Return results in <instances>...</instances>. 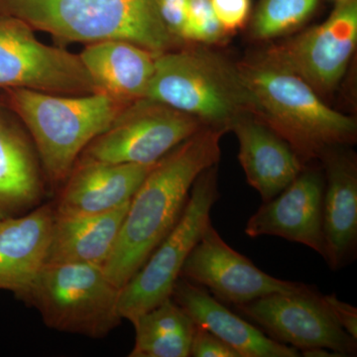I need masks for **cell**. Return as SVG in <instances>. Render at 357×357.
Here are the masks:
<instances>
[{
	"mask_svg": "<svg viewBox=\"0 0 357 357\" xmlns=\"http://www.w3.org/2000/svg\"><path fill=\"white\" fill-rule=\"evenodd\" d=\"M59 93H98L79 55L42 43L22 20L0 13V89Z\"/></svg>",
	"mask_w": 357,
	"mask_h": 357,
	"instance_id": "obj_9",
	"label": "cell"
},
{
	"mask_svg": "<svg viewBox=\"0 0 357 357\" xmlns=\"http://www.w3.org/2000/svg\"><path fill=\"white\" fill-rule=\"evenodd\" d=\"M236 307L275 340L298 351L325 349L340 356L356 354V338L338 324L325 295L312 286L301 292L270 294Z\"/></svg>",
	"mask_w": 357,
	"mask_h": 357,
	"instance_id": "obj_10",
	"label": "cell"
},
{
	"mask_svg": "<svg viewBox=\"0 0 357 357\" xmlns=\"http://www.w3.org/2000/svg\"><path fill=\"white\" fill-rule=\"evenodd\" d=\"M54 217V204H45L18 217L0 218V290L23 299L46 262Z\"/></svg>",
	"mask_w": 357,
	"mask_h": 357,
	"instance_id": "obj_16",
	"label": "cell"
},
{
	"mask_svg": "<svg viewBox=\"0 0 357 357\" xmlns=\"http://www.w3.org/2000/svg\"><path fill=\"white\" fill-rule=\"evenodd\" d=\"M225 34L211 0H189L182 39L213 44L222 40Z\"/></svg>",
	"mask_w": 357,
	"mask_h": 357,
	"instance_id": "obj_24",
	"label": "cell"
},
{
	"mask_svg": "<svg viewBox=\"0 0 357 357\" xmlns=\"http://www.w3.org/2000/svg\"><path fill=\"white\" fill-rule=\"evenodd\" d=\"M135 342L130 357H188L196 324L169 298L133 321Z\"/></svg>",
	"mask_w": 357,
	"mask_h": 357,
	"instance_id": "obj_22",
	"label": "cell"
},
{
	"mask_svg": "<svg viewBox=\"0 0 357 357\" xmlns=\"http://www.w3.org/2000/svg\"><path fill=\"white\" fill-rule=\"evenodd\" d=\"M190 356L241 357L234 347L223 342L217 335L198 326L192 337Z\"/></svg>",
	"mask_w": 357,
	"mask_h": 357,
	"instance_id": "obj_26",
	"label": "cell"
},
{
	"mask_svg": "<svg viewBox=\"0 0 357 357\" xmlns=\"http://www.w3.org/2000/svg\"><path fill=\"white\" fill-rule=\"evenodd\" d=\"M173 300L191 317L196 326L217 335L241 357H297L298 349L268 337L259 328L229 311L206 289L180 278L176 282Z\"/></svg>",
	"mask_w": 357,
	"mask_h": 357,
	"instance_id": "obj_18",
	"label": "cell"
},
{
	"mask_svg": "<svg viewBox=\"0 0 357 357\" xmlns=\"http://www.w3.org/2000/svg\"><path fill=\"white\" fill-rule=\"evenodd\" d=\"M326 180L317 170L302 171L270 201L264 202L246 223L249 237L278 236L301 243L326 258L323 201Z\"/></svg>",
	"mask_w": 357,
	"mask_h": 357,
	"instance_id": "obj_13",
	"label": "cell"
},
{
	"mask_svg": "<svg viewBox=\"0 0 357 357\" xmlns=\"http://www.w3.org/2000/svg\"><path fill=\"white\" fill-rule=\"evenodd\" d=\"M144 98L225 130L243 117L241 114L252 112L237 69L201 52L157 54Z\"/></svg>",
	"mask_w": 357,
	"mask_h": 357,
	"instance_id": "obj_5",
	"label": "cell"
},
{
	"mask_svg": "<svg viewBox=\"0 0 357 357\" xmlns=\"http://www.w3.org/2000/svg\"><path fill=\"white\" fill-rule=\"evenodd\" d=\"M2 91L4 103L31 137L45 177L54 188L64 184L84 148L130 105L102 91L59 95L25 88Z\"/></svg>",
	"mask_w": 357,
	"mask_h": 357,
	"instance_id": "obj_2",
	"label": "cell"
},
{
	"mask_svg": "<svg viewBox=\"0 0 357 357\" xmlns=\"http://www.w3.org/2000/svg\"><path fill=\"white\" fill-rule=\"evenodd\" d=\"M189 0H156L160 17L176 40L182 39Z\"/></svg>",
	"mask_w": 357,
	"mask_h": 357,
	"instance_id": "obj_27",
	"label": "cell"
},
{
	"mask_svg": "<svg viewBox=\"0 0 357 357\" xmlns=\"http://www.w3.org/2000/svg\"><path fill=\"white\" fill-rule=\"evenodd\" d=\"M218 198L215 165L197 178L180 220L121 288L119 311L122 319L133 323L141 314L172 297L185 260L211 223V208Z\"/></svg>",
	"mask_w": 357,
	"mask_h": 357,
	"instance_id": "obj_7",
	"label": "cell"
},
{
	"mask_svg": "<svg viewBox=\"0 0 357 357\" xmlns=\"http://www.w3.org/2000/svg\"><path fill=\"white\" fill-rule=\"evenodd\" d=\"M0 13L73 43L126 40L163 53L176 42L156 0H0Z\"/></svg>",
	"mask_w": 357,
	"mask_h": 357,
	"instance_id": "obj_4",
	"label": "cell"
},
{
	"mask_svg": "<svg viewBox=\"0 0 357 357\" xmlns=\"http://www.w3.org/2000/svg\"><path fill=\"white\" fill-rule=\"evenodd\" d=\"M252 112L290 145L302 162L356 139L352 117L331 109L304 79L259 60L237 68Z\"/></svg>",
	"mask_w": 357,
	"mask_h": 357,
	"instance_id": "obj_3",
	"label": "cell"
},
{
	"mask_svg": "<svg viewBox=\"0 0 357 357\" xmlns=\"http://www.w3.org/2000/svg\"><path fill=\"white\" fill-rule=\"evenodd\" d=\"M202 128L204 124L192 115L142 98L122 110L77 161L155 164Z\"/></svg>",
	"mask_w": 357,
	"mask_h": 357,
	"instance_id": "obj_8",
	"label": "cell"
},
{
	"mask_svg": "<svg viewBox=\"0 0 357 357\" xmlns=\"http://www.w3.org/2000/svg\"><path fill=\"white\" fill-rule=\"evenodd\" d=\"M211 3L225 33L236 31L245 24L250 0H211Z\"/></svg>",
	"mask_w": 357,
	"mask_h": 357,
	"instance_id": "obj_25",
	"label": "cell"
},
{
	"mask_svg": "<svg viewBox=\"0 0 357 357\" xmlns=\"http://www.w3.org/2000/svg\"><path fill=\"white\" fill-rule=\"evenodd\" d=\"M338 146L321 155L326 181L323 201V229L328 266L337 270L354 258L357 245V172L351 155Z\"/></svg>",
	"mask_w": 357,
	"mask_h": 357,
	"instance_id": "obj_17",
	"label": "cell"
},
{
	"mask_svg": "<svg viewBox=\"0 0 357 357\" xmlns=\"http://www.w3.org/2000/svg\"><path fill=\"white\" fill-rule=\"evenodd\" d=\"M230 129L238 139V159L246 180L263 203L280 194L304 170L290 145L261 121L243 116Z\"/></svg>",
	"mask_w": 357,
	"mask_h": 357,
	"instance_id": "obj_19",
	"label": "cell"
},
{
	"mask_svg": "<svg viewBox=\"0 0 357 357\" xmlns=\"http://www.w3.org/2000/svg\"><path fill=\"white\" fill-rule=\"evenodd\" d=\"M121 290L102 266L45 264L22 301L38 310L48 328L102 338L121 324Z\"/></svg>",
	"mask_w": 357,
	"mask_h": 357,
	"instance_id": "obj_6",
	"label": "cell"
},
{
	"mask_svg": "<svg viewBox=\"0 0 357 357\" xmlns=\"http://www.w3.org/2000/svg\"><path fill=\"white\" fill-rule=\"evenodd\" d=\"M129 204L96 215L55 213L45 264L79 263L105 266L114 251Z\"/></svg>",
	"mask_w": 357,
	"mask_h": 357,
	"instance_id": "obj_21",
	"label": "cell"
},
{
	"mask_svg": "<svg viewBox=\"0 0 357 357\" xmlns=\"http://www.w3.org/2000/svg\"><path fill=\"white\" fill-rule=\"evenodd\" d=\"M157 54L126 40H105L86 45L79 57L98 91L132 103L146 95Z\"/></svg>",
	"mask_w": 357,
	"mask_h": 357,
	"instance_id": "obj_20",
	"label": "cell"
},
{
	"mask_svg": "<svg viewBox=\"0 0 357 357\" xmlns=\"http://www.w3.org/2000/svg\"><path fill=\"white\" fill-rule=\"evenodd\" d=\"M155 164L77 161L54 204L62 215H96L130 203Z\"/></svg>",
	"mask_w": 357,
	"mask_h": 357,
	"instance_id": "obj_14",
	"label": "cell"
},
{
	"mask_svg": "<svg viewBox=\"0 0 357 357\" xmlns=\"http://www.w3.org/2000/svg\"><path fill=\"white\" fill-rule=\"evenodd\" d=\"M44 172L31 137L0 102V218L24 215L42 203Z\"/></svg>",
	"mask_w": 357,
	"mask_h": 357,
	"instance_id": "obj_15",
	"label": "cell"
},
{
	"mask_svg": "<svg viewBox=\"0 0 357 357\" xmlns=\"http://www.w3.org/2000/svg\"><path fill=\"white\" fill-rule=\"evenodd\" d=\"M318 0H263L253 29L258 38L279 36L297 27L314 10Z\"/></svg>",
	"mask_w": 357,
	"mask_h": 357,
	"instance_id": "obj_23",
	"label": "cell"
},
{
	"mask_svg": "<svg viewBox=\"0 0 357 357\" xmlns=\"http://www.w3.org/2000/svg\"><path fill=\"white\" fill-rule=\"evenodd\" d=\"M225 129L202 128L174 148L152 169L129 204L119 238L103 266L119 288L124 287L180 220L192 185L218 165Z\"/></svg>",
	"mask_w": 357,
	"mask_h": 357,
	"instance_id": "obj_1",
	"label": "cell"
},
{
	"mask_svg": "<svg viewBox=\"0 0 357 357\" xmlns=\"http://www.w3.org/2000/svg\"><path fill=\"white\" fill-rule=\"evenodd\" d=\"M326 305L345 332L357 340V309L338 299L335 294L325 295Z\"/></svg>",
	"mask_w": 357,
	"mask_h": 357,
	"instance_id": "obj_28",
	"label": "cell"
},
{
	"mask_svg": "<svg viewBox=\"0 0 357 357\" xmlns=\"http://www.w3.org/2000/svg\"><path fill=\"white\" fill-rule=\"evenodd\" d=\"M181 277L208 289L218 299L241 306L274 293H296L309 285L265 273L237 252L208 225L181 271Z\"/></svg>",
	"mask_w": 357,
	"mask_h": 357,
	"instance_id": "obj_12",
	"label": "cell"
},
{
	"mask_svg": "<svg viewBox=\"0 0 357 357\" xmlns=\"http://www.w3.org/2000/svg\"><path fill=\"white\" fill-rule=\"evenodd\" d=\"M356 43V0H340L325 22L273 47L260 60L328 93L344 77Z\"/></svg>",
	"mask_w": 357,
	"mask_h": 357,
	"instance_id": "obj_11",
	"label": "cell"
}]
</instances>
